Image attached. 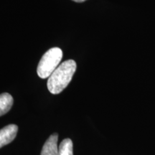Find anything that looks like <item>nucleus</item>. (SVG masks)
I'll use <instances>...</instances> for the list:
<instances>
[{
	"instance_id": "3",
	"label": "nucleus",
	"mask_w": 155,
	"mask_h": 155,
	"mask_svg": "<svg viewBox=\"0 0 155 155\" xmlns=\"http://www.w3.org/2000/svg\"><path fill=\"white\" fill-rule=\"evenodd\" d=\"M18 127L15 124L6 126L0 130V148L9 144L16 137Z\"/></svg>"
},
{
	"instance_id": "2",
	"label": "nucleus",
	"mask_w": 155,
	"mask_h": 155,
	"mask_svg": "<svg viewBox=\"0 0 155 155\" xmlns=\"http://www.w3.org/2000/svg\"><path fill=\"white\" fill-rule=\"evenodd\" d=\"M63 58V51L59 48H53L48 50L42 55L38 65L37 73L42 79L48 78L58 67Z\"/></svg>"
},
{
	"instance_id": "5",
	"label": "nucleus",
	"mask_w": 155,
	"mask_h": 155,
	"mask_svg": "<svg viewBox=\"0 0 155 155\" xmlns=\"http://www.w3.org/2000/svg\"><path fill=\"white\" fill-rule=\"evenodd\" d=\"M13 102L12 96L8 93L0 94V116L5 115L11 109Z\"/></svg>"
},
{
	"instance_id": "4",
	"label": "nucleus",
	"mask_w": 155,
	"mask_h": 155,
	"mask_svg": "<svg viewBox=\"0 0 155 155\" xmlns=\"http://www.w3.org/2000/svg\"><path fill=\"white\" fill-rule=\"evenodd\" d=\"M58 135L54 133L45 141L40 155H58Z\"/></svg>"
},
{
	"instance_id": "1",
	"label": "nucleus",
	"mask_w": 155,
	"mask_h": 155,
	"mask_svg": "<svg viewBox=\"0 0 155 155\" xmlns=\"http://www.w3.org/2000/svg\"><path fill=\"white\" fill-rule=\"evenodd\" d=\"M76 63L73 60L64 61L48 78V88L53 94L61 93L72 80L76 71Z\"/></svg>"
},
{
	"instance_id": "6",
	"label": "nucleus",
	"mask_w": 155,
	"mask_h": 155,
	"mask_svg": "<svg viewBox=\"0 0 155 155\" xmlns=\"http://www.w3.org/2000/svg\"><path fill=\"white\" fill-rule=\"evenodd\" d=\"M73 141L71 139H65L58 147V155H73Z\"/></svg>"
},
{
	"instance_id": "7",
	"label": "nucleus",
	"mask_w": 155,
	"mask_h": 155,
	"mask_svg": "<svg viewBox=\"0 0 155 155\" xmlns=\"http://www.w3.org/2000/svg\"><path fill=\"white\" fill-rule=\"evenodd\" d=\"M73 1L75 2H83L86 1V0H73Z\"/></svg>"
}]
</instances>
